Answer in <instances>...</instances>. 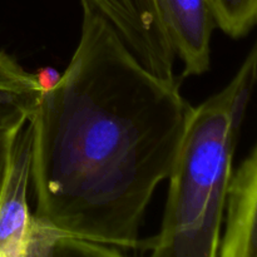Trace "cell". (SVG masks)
<instances>
[{
  "label": "cell",
  "instance_id": "1",
  "mask_svg": "<svg viewBox=\"0 0 257 257\" xmlns=\"http://www.w3.org/2000/svg\"><path fill=\"white\" fill-rule=\"evenodd\" d=\"M80 3L74 54L29 120L34 215L125 253L140 248L146 210L170 176L192 105L177 80L145 67Z\"/></svg>",
  "mask_w": 257,
  "mask_h": 257
},
{
  "label": "cell",
  "instance_id": "2",
  "mask_svg": "<svg viewBox=\"0 0 257 257\" xmlns=\"http://www.w3.org/2000/svg\"><path fill=\"white\" fill-rule=\"evenodd\" d=\"M257 84V39L230 82L192 107L171 168L161 228L140 248L153 257H217L233 156Z\"/></svg>",
  "mask_w": 257,
  "mask_h": 257
},
{
  "label": "cell",
  "instance_id": "3",
  "mask_svg": "<svg viewBox=\"0 0 257 257\" xmlns=\"http://www.w3.org/2000/svg\"><path fill=\"white\" fill-rule=\"evenodd\" d=\"M118 33L141 63L160 77L175 80L176 54L157 0H84Z\"/></svg>",
  "mask_w": 257,
  "mask_h": 257
},
{
  "label": "cell",
  "instance_id": "4",
  "mask_svg": "<svg viewBox=\"0 0 257 257\" xmlns=\"http://www.w3.org/2000/svg\"><path fill=\"white\" fill-rule=\"evenodd\" d=\"M32 180V128L27 122L14 140L0 193V257H25L33 212L28 203Z\"/></svg>",
  "mask_w": 257,
  "mask_h": 257
},
{
  "label": "cell",
  "instance_id": "5",
  "mask_svg": "<svg viewBox=\"0 0 257 257\" xmlns=\"http://www.w3.org/2000/svg\"><path fill=\"white\" fill-rule=\"evenodd\" d=\"M157 4L176 57L183 63V77L207 72L217 28L211 0H157Z\"/></svg>",
  "mask_w": 257,
  "mask_h": 257
},
{
  "label": "cell",
  "instance_id": "6",
  "mask_svg": "<svg viewBox=\"0 0 257 257\" xmlns=\"http://www.w3.org/2000/svg\"><path fill=\"white\" fill-rule=\"evenodd\" d=\"M220 257H257V143L233 171Z\"/></svg>",
  "mask_w": 257,
  "mask_h": 257
},
{
  "label": "cell",
  "instance_id": "7",
  "mask_svg": "<svg viewBox=\"0 0 257 257\" xmlns=\"http://www.w3.org/2000/svg\"><path fill=\"white\" fill-rule=\"evenodd\" d=\"M43 93L37 75L0 49V132L19 130L29 122Z\"/></svg>",
  "mask_w": 257,
  "mask_h": 257
},
{
  "label": "cell",
  "instance_id": "8",
  "mask_svg": "<svg viewBox=\"0 0 257 257\" xmlns=\"http://www.w3.org/2000/svg\"><path fill=\"white\" fill-rule=\"evenodd\" d=\"M112 246L70 235L45 222L33 212L27 238L25 257L53 256H123Z\"/></svg>",
  "mask_w": 257,
  "mask_h": 257
},
{
  "label": "cell",
  "instance_id": "9",
  "mask_svg": "<svg viewBox=\"0 0 257 257\" xmlns=\"http://www.w3.org/2000/svg\"><path fill=\"white\" fill-rule=\"evenodd\" d=\"M216 27L233 39L257 29V0H211Z\"/></svg>",
  "mask_w": 257,
  "mask_h": 257
},
{
  "label": "cell",
  "instance_id": "10",
  "mask_svg": "<svg viewBox=\"0 0 257 257\" xmlns=\"http://www.w3.org/2000/svg\"><path fill=\"white\" fill-rule=\"evenodd\" d=\"M19 130L0 132V193H2L3 185H4L5 176H7L13 145H14V140Z\"/></svg>",
  "mask_w": 257,
  "mask_h": 257
},
{
  "label": "cell",
  "instance_id": "11",
  "mask_svg": "<svg viewBox=\"0 0 257 257\" xmlns=\"http://www.w3.org/2000/svg\"><path fill=\"white\" fill-rule=\"evenodd\" d=\"M35 75H37L38 82H39L40 87L43 88V90H44V92L45 90H48V89H50V88L54 87L60 78L59 73L50 67L42 68V69L38 70V73Z\"/></svg>",
  "mask_w": 257,
  "mask_h": 257
}]
</instances>
